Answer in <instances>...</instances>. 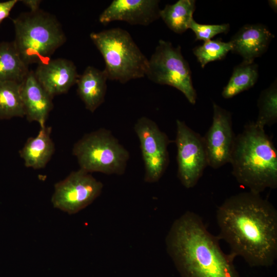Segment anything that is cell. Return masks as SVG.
Returning <instances> with one entry per match:
<instances>
[{
  "label": "cell",
  "instance_id": "6da1fadb",
  "mask_svg": "<svg viewBox=\"0 0 277 277\" xmlns=\"http://www.w3.org/2000/svg\"><path fill=\"white\" fill-rule=\"evenodd\" d=\"M219 239L235 258L250 267L272 266L277 258V211L260 194L243 192L227 199L217 208Z\"/></svg>",
  "mask_w": 277,
  "mask_h": 277
},
{
  "label": "cell",
  "instance_id": "7a4b0ae2",
  "mask_svg": "<svg viewBox=\"0 0 277 277\" xmlns=\"http://www.w3.org/2000/svg\"><path fill=\"white\" fill-rule=\"evenodd\" d=\"M219 240L200 215L187 211L172 224L166 249L181 277H241L235 258L223 252Z\"/></svg>",
  "mask_w": 277,
  "mask_h": 277
},
{
  "label": "cell",
  "instance_id": "3957f363",
  "mask_svg": "<svg viewBox=\"0 0 277 277\" xmlns=\"http://www.w3.org/2000/svg\"><path fill=\"white\" fill-rule=\"evenodd\" d=\"M237 182L260 194L277 187V151L264 128L254 122L235 136L230 162Z\"/></svg>",
  "mask_w": 277,
  "mask_h": 277
},
{
  "label": "cell",
  "instance_id": "277c9868",
  "mask_svg": "<svg viewBox=\"0 0 277 277\" xmlns=\"http://www.w3.org/2000/svg\"><path fill=\"white\" fill-rule=\"evenodd\" d=\"M12 21L15 32L13 43L27 66L48 62L66 41L56 17L41 9L23 13Z\"/></svg>",
  "mask_w": 277,
  "mask_h": 277
},
{
  "label": "cell",
  "instance_id": "5b68a950",
  "mask_svg": "<svg viewBox=\"0 0 277 277\" xmlns=\"http://www.w3.org/2000/svg\"><path fill=\"white\" fill-rule=\"evenodd\" d=\"M90 37L104 58L108 79L125 84L145 76L148 59L128 31L114 28L92 32Z\"/></svg>",
  "mask_w": 277,
  "mask_h": 277
},
{
  "label": "cell",
  "instance_id": "8992f818",
  "mask_svg": "<svg viewBox=\"0 0 277 277\" xmlns=\"http://www.w3.org/2000/svg\"><path fill=\"white\" fill-rule=\"evenodd\" d=\"M72 154L80 169L106 174H123L129 159L128 150L104 128L84 135L73 145Z\"/></svg>",
  "mask_w": 277,
  "mask_h": 277
},
{
  "label": "cell",
  "instance_id": "52a82bcc",
  "mask_svg": "<svg viewBox=\"0 0 277 277\" xmlns=\"http://www.w3.org/2000/svg\"><path fill=\"white\" fill-rule=\"evenodd\" d=\"M145 76L156 84L177 89L190 103L195 104L197 94L193 86L191 71L182 54L180 46L175 47L171 43L160 39L148 60Z\"/></svg>",
  "mask_w": 277,
  "mask_h": 277
},
{
  "label": "cell",
  "instance_id": "ba28073f",
  "mask_svg": "<svg viewBox=\"0 0 277 277\" xmlns=\"http://www.w3.org/2000/svg\"><path fill=\"white\" fill-rule=\"evenodd\" d=\"M177 176L186 188L194 187L208 166L203 139L184 121H176Z\"/></svg>",
  "mask_w": 277,
  "mask_h": 277
},
{
  "label": "cell",
  "instance_id": "9c48e42d",
  "mask_svg": "<svg viewBox=\"0 0 277 277\" xmlns=\"http://www.w3.org/2000/svg\"><path fill=\"white\" fill-rule=\"evenodd\" d=\"M103 188L102 182L80 169L55 184L51 202L55 208L69 214L76 213L91 204Z\"/></svg>",
  "mask_w": 277,
  "mask_h": 277
},
{
  "label": "cell",
  "instance_id": "30bf717a",
  "mask_svg": "<svg viewBox=\"0 0 277 277\" xmlns=\"http://www.w3.org/2000/svg\"><path fill=\"white\" fill-rule=\"evenodd\" d=\"M134 129L140 141L145 166L144 181L149 183L156 182L169 164L168 146L170 141L157 124L147 117L139 118Z\"/></svg>",
  "mask_w": 277,
  "mask_h": 277
},
{
  "label": "cell",
  "instance_id": "8fae6325",
  "mask_svg": "<svg viewBox=\"0 0 277 277\" xmlns=\"http://www.w3.org/2000/svg\"><path fill=\"white\" fill-rule=\"evenodd\" d=\"M235 136L231 113L213 103L212 122L203 137L208 166L217 169L229 163Z\"/></svg>",
  "mask_w": 277,
  "mask_h": 277
},
{
  "label": "cell",
  "instance_id": "7c38bea8",
  "mask_svg": "<svg viewBox=\"0 0 277 277\" xmlns=\"http://www.w3.org/2000/svg\"><path fill=\"white\" fill-rule=\"evenodd\" d=\"M159 0H113L100 14L99 22L106 25L113 21L148 26L160 18Z\"/></svg>",
  "mask_w": 277,
  "mask_h": 277
},
{
  "label": "cell",
  "instance_id": "4fadbf2b",
  "mask_svg": "<svg viewBox=\"0 0 277 277\" xmlns=\"http://www.w3.org/2000/svg\"><path fill=\"white\" fill-rule=\"evenodd\" d=\"M34 73L38 83L52 97L67 93L76 84L80 76L73 62L61 58L38 65Z\"/></svg>",
  "mask_w": 277,
  "mask_h": 277
},
{
  "label": "cell",
  "instance_id": "5bb4252c",
  "mask_svg": "<svg viewBox=\"0 0 277 277\" xmlns=\"http://www.w3.org/2000/svg\"><path fill=\"white\" fill-rule=\"evenodd\" d=\"M21 94L26 119L38 123L40 128L46 126L53 107V97L38 83L33 71H29L21 83Z\"/></svg>",
  "mask_w": 277,
  "mask_h": 277
},
{
  "label": "cell",
  "instance_id": "9a60e30c",
  "mask_svg": "<svg viewBox=\"0 0 277 277\" xmlns=\"http://www.w3.org/2000/svg\"><path fill=\"white\" fill-rule=\"evenodd\" d=\"M274 37L266 26L261 24H247L241 27L229 41L231 52L242 56L243 62H254L262 55Z\"/></svg>",
  "mask_w": 277,
  "mask_h": 277
},
{
  "label": "cell",
  "instance_id": "2e32d148",
  "mask_svg": "<svg viewBox=\"0 0 277 277\" xmlns=\"http://www.w3.org/2000/svg\"><path fill=\"white\" fill-rule=\"evenodd\" d=\"M107 75L103 70L92 66L86 67L76 82L77 92L86 108L94 112L105 101Z\"/></svg>",
  "mask_w": 277,
  "mask_h": 277
},
{
  "label": "cell",
  "instance_id": "e0dca14e",
  "mask_svg": "<svg viewBox=\"0 0 277 277\" xmlns=\"http://www.w3.org/2000/svg\"><path fill=\"white\" fill-rule=\"evenodd\" d=\"M52 128H41L38 134L29 137L19 151L20 157L26 167L34 169L44 168L51 160L54 151V144L51 137Z\"/></svg>",
  "mask_w": 277,
  "mask_h": 277
},
{
  "label": "cell",
  "instance_id": "ac0fdd59",
  "mask_svg": "<svg viewBox=\"0 0 277 277\" xmlns=\"http://www.w3.org/2000/svg\"><path fill=\"white\" fill-rule=\"evenodd\" d=\"M29 70L12 42L0 43V81L21 83Z\"/></svg>",
  "mask_w": 277,
  "mask_h": 277
},
{
  "label": "cell",
  "instance_id": "d6986e66",
  "mask_svg": "<svg viewBox=\"0 0 277 277\" xmlns=\"http://www.w3.org/2000/svg\"><path fill=\"white\" fill-rule=\"evenodd\" d=\"M195 9V1L179 0L172 5H166L161 10L160 18L171 30L182 34L189 29Z\"/></svg>",
  "mask_w": 277,
  "mask_h": 277
},
{
  "label": "cell",
  "instance_id": "ffe728a7",
  "mask_svg": "<svg viewBox=\"0 0 277 277\" xmlns=\"http://www.w3.org/2000/svg\"><path fill=\"white\" fill-rule=\"evenodd\" d=\"M258 77V65L254 62L243 61L234 68L227 84L223 90L222 96L230 98L248 90L255 84Z\"/></svg>",
  "mask_w": 277,
  "mask_h": 277
},
{
  "label": "cell",
  "instance_id": "44dd1931",
  "mask_svg": "<svg viewBox=\"0 0 277 277\" xmlns=\"http://www.w3.org/2000/svg\"><path fill=\"white\" fill-rule=\"evenodd\" d=\"M17 117H25L21 83L0 81V120Z\"/></svg>",
  "mask_w": 277,
  "mask_h": 277
},
{
  "label": "cell",
  "instance_id": "7402d4cb",
  "mask_svg": "<svg viewBox=\"0 0 277 277\" xmlns=\"http://www.w3.org/2000/svg\"><path fill=\"white\" fill-rule=\"evenodd\" d=\"M259 114L255 124L261 127L271 126L277 121V83L274 81L263 90L258 100Z\"/></svg>",
  "mask_w": 277,
  "mask_h": 277
},
{
  "label": "cell",
  "instance_id": "603a6c76",
  "mask_svg": "<svg viewBox=\"0 0 277 277\" xmlns=\"http://www.w3.org/2000/svg\"><path fill=\"white\" fill-rule=\"evenodd\" d=\"M230 42H224L220 39L204 42L193 49V53L203 68L208 63L224 58L232 50Z\"/></svg>",
  "mask_w": 277,
  "mask_h": 277
},
{
  "label": "cell",
  "instance_id": "cb8c5ba5",
  "mask_svg": "<svg viewBox=\"0 0 277 277\" xmlns=\"http://www.w3.org/2000/svg\"><path fill=\"white\" fill-rule=\"evenodd\" d=\"M230 28L229 24L221 25L200 24L194 19L192 21L189 29H191L195 35V41L210 40L214 36L220 33H227Z\"/></svg>",
  "mask_w": 277,
  "mask_h": 277
},
{
  "label": "cell",
  "instance_id": "d4e9b609",
  "mask_svg": "<svg viewBox=\"0 0 277 277\" xmlns=\"http://www.w3.org/2000/svg\"><path fill=\"white\" fill-rule=\"evenodd\" d=\"M17 2V0L0 2V24L8 17L11 10Z\"/></svg>",
  "mask_w": 277,
  "mask_h": 277
},
{
  "label": "cell",
  "instance_id": "484cf974",
  "mask_svg": "<svg viewBox=\"0 0 277 277\" xmlns=\"http://www.w3.org/2000/svg\"><path fill=\"white\" fill-rule=\"evenodd\" d=\"M21 2L30 9V11H36L39 9L41 1L39 0H23Z\"/></svg>",
  "mask_w": 277,
  "mask_h": 277
},
{
  "label": "cell",
  "instance_id": "4316f807",
  "mask_svg": "<svg viewBox=\"0 0 277 277\" xmlns=\"http://www.w3.org/2000/svg\"><path fill=\"white\" fill-rule=\"evenodd\" d=\"M277 1L276 0H270L268 1V4L269 6L275 12L277 9Z\"/></svg>",
  "mask_w": 277,
  "mask_h": 277
}]
</instances>
